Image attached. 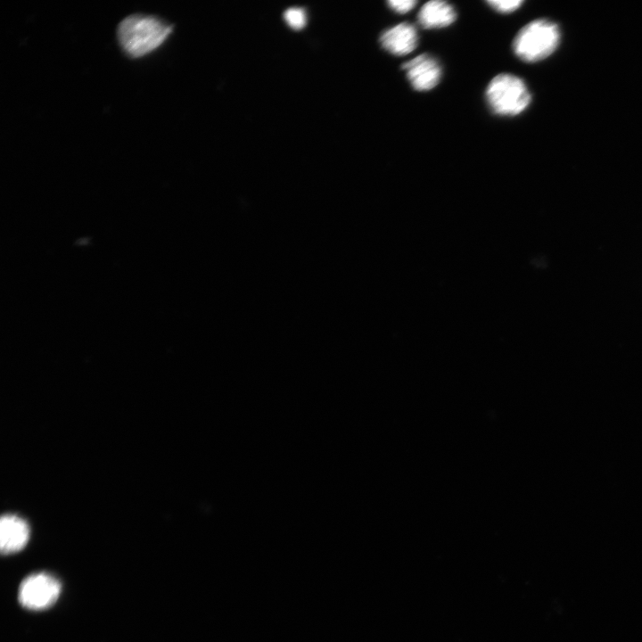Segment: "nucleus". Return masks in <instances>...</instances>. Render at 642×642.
I'll return each instance as SVG.
<instances>
[{
    "mask_svg": "<svg viewBox=\"0 0 642 642\" xmlns=\"http://www.w3.org/2000/svg\"><path fill=\"white\" fill-rule=\"evenodd\" d=\"M171 30L170 25L155 16L132 14L120 21L117 35L127 54L140 57L157 48Z\"/></svg>",
    "mask_w": 642,
    "mask_h": 642,
    "instance_id": "1",
    "label": "nucleus"
},
{
    "mask_svg": "<svg viewBox=\"0 0 642 642\" xmlns=\"http://www.w3.org/2000/svg\"><path fill=\"white\" fill-rule=\"evenodd\" d=\"M560 38L556 23L547 19H537L519 30L513 41V50L522 61L537 62L556 50Z\"/></svg>",
    "mask_w": 642,
    "mask_h": 642,
    "instance_id": "2",
    "label": "nucleus"
},
{
    "mask_svg": "<svg viewBox=\"0 0 642 642\" xmlns=\"http://www.w3.org/2000/svg\"><path fill=\"white\" fill-rule=\"evenodd\" d=\"M485 96L490 111L498 116H516L531 102L525 82L510 73L495 76L487 86Z\"/></svg>",
    "mask_w": 642,
    "mask_h": 642,
    "instance_id": "3",
    "label": "nucleus"
},
{
    "mask_svg": "<svg viewBox=\"0 0 642 642\" xmlns=\"http://www.w3.org/2000/svg\"><path fill=\"white\" fill-rule=\"evenodd\" d=\"M61 593V583L54 576L39 572L28 576L21 584L18 598L30 610H43L53 605Z\"/></svg>",
    "mask_w": 642,
    "mask_h": 642,
    "instance_id": "4",
    "label": "nucleus"
},
{
    "mask_svg": "<svg viewBox=\"0 0 642 642\" xmlns=\"http://www.w3.org/2000/svg\"><path fill=\"white\" fill-rule=\"evenodd\" d=\"M412 87L419 92L434 88L440 81L442 70L436 58L423 54L401 66Z\"/></svg>",
    "mask_w": 642,
    "mask_h": 642,
    "instance_id": "5",
    "label": "nucleus"
},
{
    "mask_svg": "<svg viewBox=\"0 0 642 642\" xmlns=\"http://www.w3.org/2000/svg\"><path fill=\"white\" fill-rule=\"evenodd\" d=\"M380 43L390 54L403 56L416 48L418 34L413 24L402 22L384 30L380 37Z\"/></svg>",
    "mask_w": 642,
    "mask_h": 642,
    "instance_id": "6",
    "label": "nucleus"
},
{
    "mask_svg": "<svg viewBox=\"0 0 642 642\" xmlns=\"http://www.w3.org/2000/svg\"><path fill=\"white\" fill-rule=\"evenodd\" d=\"M29 528L21 518L5 514L0 522V547L3 554L21 550L29 541Z\"/></svg>",
    "mask_w": 642,
    "mask_h": 642,
    "instance_id": "7",
    "label": "nucleus"
},
{
    "mask_svg": "<svg viewBox=\"0 0 642 642\" xmlns=\"http://www.w3.org/2000/svg\"><path fill=\"white\" fill-rule=\"evenodd\" d=\"M457 19V12L446 1L432 0L425 3L418 12L417 21L424 29H441L451 25Z\"/></svg>",
    "mask_w": 642,
    "mask_h": 642,
    "instance_id": "8",
    "label": "nucleus"
},
{
    "mask_svg": "<svg viewBox=\"0 0 642 642\" xmlns=\"http://www.w3.org/2000/svg\"><path fill=\"white\" fill-rule=\"evenodd\" d=\"M284 17L287 24L292 29H300L306 25V12L301 8H289L284 12Z\"/></svg>",
    "mask_w": 642,
    "mask_h": 642,
    "instance_id": "9",
    "label": "nucleus"
},
{
    "mask_svg": "<svg viewBox=\"0 0 642 642\" xmlns=\"http://www.w3.org/2000/svg\"><path fill=\"white\" fill-rule=\"evenodd\" d=\"M487 4L494 9L496 12L500 13H511L520 8L523 4V1L513 0V1H500V0H490Z\"/></svg>",
    "mask_w": 642,
    "mask_h": 642,
    "instance_id": "10",
    "label": "nucleus"
},
{
    "mask_svg": "<svg viewBox=\"0 0 642 642\" xmlns=\"http://www.w3.org/2000/svg\"><path fill=\"white\" fill-rule=\"evenodd\" d=\"M417 1L407 0V1H395L391 0L387 2L388 6L397 13L404 14L410 12L416 4Z\"/></svg>",
    "mask_w": 642,
    "mask_h": 642,
    "instance_id": "11",
    "label": "nucleus"
}]
</instances>
